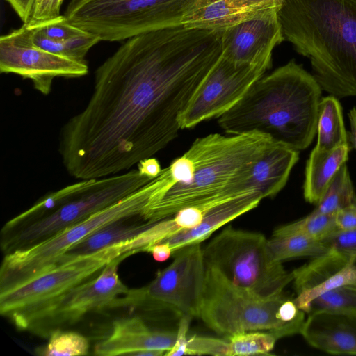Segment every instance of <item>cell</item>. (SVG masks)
I'll list each match as a JSON object with an SVG mask.
<instances>
[{"mask_svg": "<svg viewBox=\"0 0 356 356\" xmlns=\"http://www.w3.org/2000/svg\"><path fill=\"white\" fill-rule=\"evenodd\" d=\"M222 32L179 25L127 39L97 68L89 101L60 130L68 174L79 180L117 175L168 146L222 55Z\"/></svg>", "mask_w": 356, "mask_h": 356, "instance_id": "cell-1", "label": "cell"}, {"mask_svg": "<svg viewBox=\"0 0 356 356\" xmlns=\"http://www.w3.org/2000/svg\"><path fill=\"white\" fill-rule=\"evenodd\" d=\"M321 93L313 74L291 60L257 79L218 123L227 134H260L303 150L317 132Z\"/></svg>", "mask_w": 356, "mask_h": 356, "instance_id": "cell-2", "label": "cell"}, {"mask_svg": "<svg viewBox=\"0 0 356 356\" xmlns=\"http://www.w3.org/2000/svg\"><path fill=\"white\" fill-rule=\"evenodd\" d=\"M277 17L284 41L309 59L322 90L356 96V0H285Z\"/></svg>", "mask_w": 356, "mask_h": 356, "instance_id": "cell-3", "label": "cell"}, {"mask_svg": "<svg viewBox=\"0 0 356 356\" xmlns=\"http://www.w3.org/2000/svg\"><path fill=\"white\" fill-rule=\"evenodd\" d=\"M273 141L260 134H211L197 138L183 154L191 170L186 183L170 188L147 211L144 220L155 222L179 210L216 196L245 193L240 184Z\"/></svg>", "mask_w": 356, "mask_h": 356, "instance_id": "cell-4", "label": "cell"}, {"mask_svg": "<svg viewBox=\"0 0 356 356\" xmlns=\"http://www.w3.org/2000/svg\"><path fill=\"white\" fill-rule=\"evenodd\" d=\"M199 318L226 337L248 331H268L278 339L300 334L305 312L284 292L263 296L241 287L213 267L207 266Z\"/></svg>", "mask_w": 356, "mask_h": 356, "instance_id": "cell-5", "label": "cell"}, {"mask_svg": "<svg viewBox=\"0 0 356 356\" xmlns=\"http://www.w3.org/2000/svg\"><path fill=\"white\" fill-rule=\"evenodd\" d=\"M161 187L159 177L118 202L33 245L6 253L0 270V289L17 284L54 264L72 246L111 222L143 219Z\"/></svg>", "mask_w": 356, "mask_h": 356, "instance_id": "cell-6", "label": "cell"}, {"mask_svg": "<svg viewBox=\"0 0 356 356\" xmlns=\"http://www.w3.org/2000/svg\"><path fill=\"white\" fill-rule=\"evenodd\" d=\"M203 0H71L64 15L101 41L182 25Z\"/></svg>", "mask_w": 356, "mask_h": 356, "instance_id": "cell-7", "label": "cell"}, {"mask_svg": "<svg viewBox=\"0 0 356 356\" xmlns=\"http://www.w3.org/2000/svg\"><path fill=\"white\" fill-rule=\"evenodd\" d=\"M140 236L97 252L62 260L0 290V313L18 328L36 310L99 272L110 261L142 252Z\"/></svg>", "mask_w": 356, "mask_h": 356, "instance_id": "cell-8", "label": "cell"}, {"mask_svg": "<svg viewBox=\"0 0 356 356\" xmlns=\"http://www.w3.org/2000/svg\"><path fill=\"white\" fill-rule=\"evenodd\" d=\"M267 241L261 233L228 226L202 248L205 264L259 295L281 293L293 282V273L273 259Z\"/></svg>", "mask_w": 356, "mask_h": 356, "instance_id": "cell-9", "label": "cell"}, {"mask_svg": "<svg viewBox=\"0 0 356 356\" xmlns=\"http://www.w3.org/2000/svg\"><path fill=\"white\" fill-rule=\"evenodd\" d=\"M152 179L138 167L123 173L87 179L86 185L61 205L18 227L17 231H12L3 244L6 253L33 245L56 234L118 202Z\"/></svg>", "mask_w": 356, "mask_h": 356, "instance_id": "cell-10", "label": "cell"}, {"mask_svg": "<svg viewBox=\"0 0 356 356\" xmlns=\"http://www.w3.org/2000/svg\"><path fill=\"white\" fill-rule=\"evenodd\" d=\"M202 248L195 243L177 250L172 261L151 282L129 289L111 307L168 309L180 318H199L207 268Z\"/></svg>", "mask_w": 356, "mask_h": 356, "instance_id": "cell-11", "label": "cell"}, {"mask_svg": "<svg viewBox=\"0 0 356 356\" xmlns=\"http://www.w3.org/2000/svg\"><path fill=\"white\" fill-rule=\"evenodd\" d=\"M127 257L106 264L93 279L68 290L29 316L18 329L49 336L62 326L71 325L91 311L111 307L129 289L120 279L118 266Z\"/></svg>", "mask_w": 356, "mask_h": 356, "instance_id": "cell-12", "label": "cell"}, {"mask_svg": "<svg viewBox=\"0 0 356 356\" xmlns=\"http://www.w3.org/2000/svg\"><path fill=\"white\" fill-rule=\"evenodd\" d=\"M268 69L262 65L236 64L221 55L181 113V129H190L203 121L221 116Z\"/></svg>", "mask_w": 356, "mask_h": 356, "instance_id": "cell-13", "label": "cell"}, {"mask_svg": "<svg viewBox=\"0 0 356 356\" xmlns=\"http://www.w3.org/2000/svg\"><path fill=\"white\" fill-rule=\"evenodd\" d=\"M0 72L30 79L35 90L47 95L55 78L83 76L88 66L33 46L12 31L0 38Z\"/></svg>", "mask_w": 356, "mask_h": 356, "instance_id": "cell-14", "label": "cell"}, {"mask_svg": "<svg viewBox=\"0 0 356 356\" xmlns=\"http://www.w3.org/2000/svg\"><path fill=\"white\" fill-rule=\"evenodd\" d=\"M280 6L259 10L222 31V56L236 64L262 65L270 68L273 49L284 41L277 17Z\"/></svg>", "mask_w": 356, "mask_h": 356, "instance_id": "cell-15", "label": "cell"}, {"mask_svg": "<svg viewBox=\"0 0 356 356\" xmlns=\"http://www.w3.org/2000/svg\"><path fill=\"white\" fill-rule=\"evenodd\" d=\"M177 330H154L138 316L115 320L111 334L95 347L99 356L132 355L145 350L168 352L175 346Z\"/></svg>", "mask_w": 356, "mask_h": 356, "instance_id": "cell-16", "label": "cell"}, {"mask_svg": "<svg viewBox=\"0 0 356 356\" xmlns=\"http://www.w3.org/2000/svg\"><path fill=\"white\" fill-rule=\"evenodd\" d=\"M312 347L333 355H356V316L307 314L300 333Z\"/></svg>", "mask_w": 356, "mask_h": 356, "instance_id": "cell-17", "label": "cell"}, {"mask_svg": "<svg viewBox=\"0 0 356 356\" xmlns=\"http://www.w3.org/2000/svg\"><path fill=\"white\" fill-rule=\"evenodd\" d=\"M299 152L272 142L241 181V188L259 192L264 198L275 197L286 184L299 159Z\"/></svg>", "mask_w": 356, "mask_h": 356, "instance_id": "cell-18", "label": "cell"}, {"mask_svg": "<svg viewBox=\"0 0 356 356\" xmlns=\"http://www.w3.org/2000/svg\"><path fill=\"white\" fill-rule=\"evenodd\" d=\"M264 199L259 192L252 191L212 209L196 227L176 234L161 242L167 243L173 254L195 243H201L228 222L256 208Z\"/></svg>", "mask_w": 356, "mask_h": 356, "instance_id": "cell-19", "label": "cell"}, {"mask_svg": "<svg viewBox=\"0 0 356 356\" xmlns=\"http://www.w3.org/2000/svg\"><path fill=\"white\" fill-rule=\"evenodd\" d=\"M350 149L349 143L330 151L313 149L305 170L303 196L306 202L318 203L334 175L348 161Z\"/></svg>", "mask_w": 356, "mask_h": 356, "instance_id": "cell-20", "label": "cell"}, {"mask_svg": "<svg viewBox=\"0 0 356 356\" xmlns=\"http://www.w3.org/2000/svg\"><path fill=\"white\" fill-rule=\"evenodd\" d=\"M248 193H224L204 202L186 207L168 218L152 222L147 230L151 246L179 232L196 227L214 207Z\"/></svg>", "mask_w": 356, "mask_h": 356, "instance_id": "cell-21", "label": "cell"}, {"mask_svg": "<svg viewBox=\"0 0 356 356\" xmlns=\"http://www.w3.org/2000/svg\"><path fill=\"white\" fill-rule=\"evenodd\" d=\"M129 220H118L96 230L70 248L55 264L62 260L90 254L112 245L134 239L152 223L147 221L142 224L126 222Z\"/></svg>", "mask_w": 356, "mask_h": 356, "instance_id": "cell-22", "label": "cell"}, {"mask_svg": "<svg viewBox=\"0 0 356 356\" xmlns=\"http://www.w3.org/2000/svg\"><path fill=\"white\" fill-rule=\"evenodd\" d=\"M259 10H246L227 0H203L182 25L189 28L223 31L251 17Z\"/></svg>", "mask_w": 356, "mask_h": 356, "instance_id": "cell-23", "label": "cell"}, {"mask_svg": "<svg viewBox=\"0 0 356 356\" xmlns=\"http://www.w3.org/2000/svg\"><path fill=\"white\" fill-rule=\"evenodd\" d=\"M316 133L314 148L320 151H330L348 143L342 106L333 95L322 97L320 101Z\"/></svg>", "mask_w": 356, "mask_h": 356, "instance_id": "cell-24", "label": "cell"}, {"mask_svg": "<svg viewBox=\"0 0 356 356\" xmlns=\"http://www.w3.org/2000/svg\"><path fill=\"white\" fill-rule=\"evenodd\" d=\"M267 245L273 259L280 263L298 258L312 259L327 250L323 241L300 235L273 236Z\"/></svg>", "mask_w": 356, "mask_h": 356, "instance_id": "cell-25", "label": "cell"}, {"mask_svg": "<svg viewBox=\"0 0 356 356\" xmlns=\"http://www.w3.org/2000/svg\"><path fill=\"white\" fill-rule=\"evenodd\" d=\"M355 202L356 193L348 167L343 163L329 183L314 210L324 214H336Z\"/></svg>", "mask_w": 356, "mask_h": 356, "instance_id": "cell-26", "label": "cell"}, {"mask_svg": "<svg viewBox=\"0 0 356 356\" xmlns=\"http://www.w3.org/2000/svg\"><path fill=\"white\" fill-rule=\"evenodd\" d=\"M335 215L321 213L313 210L300 219L277 227L273 236L300 235L322 241L339 230Z\"/></svg>", "mask_w": 356, "mask_h": 356, "instance_id": "cell-27", "label": "cell"}, {"mask_svg": "<svg viewBox=\"0 0 356 356\" xmlns=\"http://www.w3.org/2000/svg\"><path fill=\"white\" fill-rule=\"evenodd\" d=\"M188 327L181 325L177 330L175 346L166 352L165 356L211 355L228 356L229 345L226 339L210 337H188Z\"/></svg>", "mask_w": 356, "mask_h": 356, "instance_id": "cell-28", "label": "cell"}, {"mask_svg": "<svg viewBox=\"0 0 356 356\" xmlns=\"http://www.w3.org/2000/svg\"><path fill=\"white\" fill-rule=\"evenodd\" d=\"M319 312L356 316V280L315 298L307 314Z\"/></svg>", "mask_w": 356, "mask_h": 356, "instance_id": "cell-29", "label": "cell"}, {"mask_svg": "<svg viewBox=\"0 0 356 356\" xmlns=\"http://www.w3.org/2000/svg\"><path fill=\"white\" fill-rule=\"evenodd\" d=\"M228 356L268 355L274 348L278 338L268 331H248L227 337Z\"/></svg>", "mask_w": 356, "mask_h": 356, "instance_id": "cell-30", "label": "cell"}, {"mask_svg": "<svg viewBox=\"0 0 356 356\" xmlns=\"http://www.w3.org/2000/svg\"><path fill=\"white\" fill-rule=\"evenodd\" d=\"M88 350V340L81 334L57 330L50 334L47 346L40 348L38 354L45 356H80L86 355Z\"/></svg>", "mask_w": 356, "mask_h": 356, "instance_id": "cell-31", "label": "cell"}, {"mask_svg": "<svg viewBox=\"0 0 356 356\" xmlns=\"http://www.w3.org/2000/svg\"><path fill=\"white\" fill-rule=\"evenodd\" d=\"M356 280V264H350L320 284L296 293L293 300L298 307L307 314L311 302L322 294Z\"/></svg>", "mask_w": 356, "mask_h": 356, "instance_id": "cell-32", "label": "cell"}, {"mask_svg": "<svg viewBox=\"0 0 356 356\" xmlns=\"http://www.w3.org/2000/svg\"><path fill=\"white\" fill-rule=\"evenodd\" d=\"M24 24L42 35L60 42H65L86 32L72 24L65 15L42 21L30 19Z\"/></svg>", "mask_w": 356, "mask_h": 356, "instance_id": "cell-33", "label": "cell"}, {"mask_svg": "<svg viewBox=\"0 0 356 356\" xmlns=\"http://www.w3.org/2000/svg\"><path fill=\"white\" fill-rule=\"evenodd\" d=\"M322 241L347 264H356V229H339Z\"/></svg>", "mask_w": 356, "mask_h": 356, "instance_id": "cell-34", "label": "cell"}, {"mask_svg": "<svg viewBox=\"0 0 356 356\" xmlns=\"http://www.w3.org/2000/svg\"><path fill=\"white\" fill-rule=\"evenodd\" d=\"M63 0H35L31 20L42 21L60 16Z\"/></svg>", "mask_w": 356, "mask_h": 356, "instance_id": "cell-35", "label": "cell"}, {"mask_svg": "<svg viewBox=\"0 0 356 356\" xmlns=\"http://www.w3.org/2000/svg\"><path fill=\"white\" fill-rule=\"evenodd\" d=\"M335 220L339 230L356 229V202L339 210Z\"/></svg>", "mask_w": 356, "mask_h": 356, "instance_id": "cell-36", "label": "cell"}, {"mask_svg": "<svg viewBox=\"0 0 356 356\" xmlns=\"http://www.w3.org/2000/svg\"><path fill=\"white\" fill-rule=\"evenodd\" d=\"M236 6L250 10H257L280 6L285 0H227Z\"/></svg>", "mask_w": 356, "mask_h": 356, "instance_id": "cell-37", "label": "cell"}, {"mask_svg": "<svg viewBox=\"0 0 356 356\" xmlns=\"http://www.w3.org/2000/svg\"><path fill=\"white\" fill-rule=\"evenodd\" d=\"M21 20L27 23L31 17L35 0H6Z\"/></svg>", "mask_w": 356, "mask_h": 356, "instance_id": "cell-38", "label": "cell"}, {"mask_svg": "<svg viewBox=\"0 0 356 356\" xmlns=\"http://www.w3.org/2000/svg\"><path fill=\"white\" fill-rule=\"evenodd\" d=\"M147 252L152 254L154 259L159 262L168 260L172 254L170 247L164 242H159L150 246Z\"/></svg>", "mask_w": 356, "mask_h": 356, "instance_id": "cell-39", "label": "cell"}, {"mask_svg": "<svg viewBox=\"0 0 356 356\" xmlns=\"http://www.w3.org/2000/svg\"><path fill=\"white\" fill-rule=\"evenodd\" d=\"M137 167L153 179L156 177L162 170L159 161L153 157L141 161Z\"/></svg>", "mask_w": 356, "mask_h": 356, "instance_id": "cell-40", "label": "cell"}, {"mask_svg": "<svg viewBox=\"0 0 356 356\" xmlns=\"http://www.w3.org/2000/svg\"><path fill=\"white\" fill-rule=\"evenodd\" d=\"M348 115L350 125V132H348V140L351 147L356 149V107L351 108Z\"/></svg>", "mask_w": 356, "mask_h": 356, "instance_id": "cell-41", "label": "cell"}]
</instances>
